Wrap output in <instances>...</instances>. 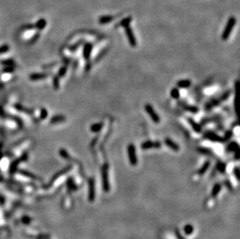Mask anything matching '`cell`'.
Instances as JSON below:
<instances>
[{
  "instance_id": "603a6c76",
  "label": "cell",
  "mask_w": 240,
  "mask_h": 239,
  "mask_svg": "<svg viewBox=\"0 0 240 239\" xmlns=\"http://www.w3.org/2000/svg\"><path fill=\"white\" fill-rule=\"evenodd\" d=\"M220 190H221V186H220L219 184H217V185H215V188H214V190H213V192H212V195L214 196H216L218 194V193L219 192Z\"/></svg>"
},
{
  "instance_id": "d6986e66",
  "label": "cell",
  "mask_w": 240,
  "mask_h": 239,
  "mask_svg": "<svg viewBox=\"0 0 240 239\" xmlns=\"http://www.w3.org/2000/svg\"><path fill=\"white\" fill-rule=\"evenodd\" d=\"M210 164H211L210 162H209V161H207V162L204 164L203 166L201 168V169L199 170V172H198L199 174H201V175L204 174V172L208 170V169L209 168V166H210Z\"/></svg>"
},
{
  "instance_id": "8992f818",
  "label": "cell",
  "mask_w": 240,
  "mask_h": 239,
  "mask_svg": "<svg viewBox=\"0 0 240 239\" xmlns=\"http://www.w3.org/2000/svg\"><path fill=\"white\" fill-rule=\"evenodd\" d=\"M162 147V143L157 141H146L141 143V148L143 150L150 148H160Z\"/></svg>"
},
{
  "instance_id": "3957f363",
  "label": "cell",
  "mask_w": 240,
  "mask_h": 239,
  "mask_svg": "<svg viewBox=\"0 0 240 239\" xmlns=\"http://www.w3.org/2000/svg\"><path fill=\"white\" fill-rule=\"evenodd\" d=\"M145 110L146 112L148 114V115L149 116V117L151 118V120L154 122L155 123H160V116L158 115V114L156 113V111L155 110V109L153 108V107L149 103H146L145 105Z\"/></svg>"
},
{
  "instance_id": "ba28073f",
  "label": "cell",
  "mask_w": 240,
  "mask_h": 239,
  "mask_svg": "<svg viewBox=\"0 0 240 239\" xmlns=\"http://www.w3.org/2000/svg\"><path fill=\"white\" fill-rule=\"evenodd\" d=\"M204 137L207 138L208 140H210L211 141L214 142H222L223 141V138H222L220 135L216 134L215 132L213 131H207L204 134Z\"/></svg>"
},
{
  "instance_id": "9a60e30c",
  "label": "cell",
  "mask_w": 240,
  "mask_h": 239,
  "mask_svg": "<svg viewBox=\"0 0 240 239\" xmlns=\"http://www.w3.org/2000/svg\"><path fill=\"white\" fill-rule=\"evenodd\" d=\"M226 149L229 152H234V151H236V150L239 149V144H237V142L232 141L229 144H228Z\"/></svg>"
},
{
  "instance_id": "ffe728a7",
  "label": "cell",
  "mask_w": 240,
  "mask_h": 239,
  "mask_svg": "<svg viewBox=\"0 0 240 239\" xmlns=\"http://www.w3.org/2000/svg\"><path fill=\"white\" fill-rule=\"evenodd\" d=\"M131 22H132V18H131V17H127V18L125 19V20H123L121 22H120V23H119L118 25L120 26H124V27H125V26H129Z\"/></svg>"
},
{
  "instance_id": "2e32d148",
  "label": "cell",
  "mask_w": 240,
  "mask_h": 239,
  "mask_svg": "<svg viewBox=\"0 0 240 239\" xmlns=\"http://www.w3.org/2000/svg\"><path fill=\"white\" fill-rule=\"evenodd\" d=\"M113 20V17L112 16H102L99 17V23L100 24H106V23H111V21Z\"/></svg>"
},
{
  "instance_id": "52a82bcc",
  "label": "cell",
  "mask_w": 240,
  "mask_h": 239,
  "mask_svg": "<svg viewBox=\"0 0 240 239\" xmlns=\"http://www.w3.org/2000/svg\"><path fill=\"white\" fill-rule=\"evenodd\" d=\"M102 178H103V186L105 191H108L110 190L108 182V166L107 165H104L102 168Z\"/></svg>"
},
{
  "instance_id": "5b68a950",
  "label": "cell",
  "mask_w": 240,
  "mask_h": 239,
  "mask_svg": "<svg viewBox=\"0 0 240 239\" xmlns=\"http://www.w3.org/2000/svg\"><path fill=\"white\" fill-rule=\"evenodd\" d=\"M125 34L127 36V40L129 42L130 45L132 47H135L137 46V40L136 37L134 36V32L130 26H127L125 27Z\"/></svg>"
},
{
  "instance_id": "5bb4252c",
  "label": "cell",
  "mask_w": 240,
  "mask_h": 239,
  "mask_svg": "<svg viewBox=\"0 0 240 239\" xmlns=\"http://www.w3.org/2000/svg\"><path fill=\"white\" fill-rule=\"evenodd\" d=\"M183 109L185 110H187L188 112H190L192 114H197L199 112V108L196 106H194V105H188V104H184L183 106Z\"/></svg>"
},
{
  "instance_id": "cb8c5ba5",
  "label": "cell",
  "mask_w": 240,
  "mask_h": 239,
  "mask_svg": "<svg viewBox=\"0 0 240 239\" xmlns=\"http://www.w3.org/2000/svg\"><path fill=\"white\" fill-rule=\"evenodd\" d=\"M234 174L236 176L237 180H239V167H236L234 169Z\"/></svg>"
},
{
  "instance_id": "7402d4cb",
  "label": "cell",
  "mask_w": 240,
  "mask_h": 239,
  "mask_svg": "<svg viewBox=\"0 0 240 239\" xmlns=\"http://www.w3.org/2000/svg\"><path fill=\"white\" fill-rule=\"evenodd\" d=\"M232 132L231 130H229V131H227L226 133H225V136L222 138H223V141H229L230 138L232 137Z\"/></svg>"
},
{
  "instance_id": "6da1fadb",
  "label": "cell",
  "mask_w": 240,
  "mask_h": 239,
  "mask_svg": "<svg viewBox=\"0 0 240 239\" xmlns=\"http://www.w3.org/2000/svg\"><path fill=\"white\" fill-rule=\"evenodd\" d=\"M236 19L235 16H231L230 18L229 19V20L227 22L226 25L225 26V29L223 30V33L222 34V39L223 40H227L229 39L230 35H231V33L233 30L234 26L236 25Z\"/></svg>"
},
{
  "instance_id": "7c38bea8",
  "label": "cell",
  "mask_w": 240,
  "mask_h": 239,
  "mask_svg": "<svg viewBox=\"0 0 240 239\" xmlns=\"http://www.w3.org/2000/svg\"><path fill=\"white\" fill-rule=\"evenodd\" d=\"M191 80L190 79H180L176 82V87L178 88H187L191 86Z\"/></svg>"
},
{
  "instance_id": "9c48e42d",
  "label": "cell",
  "mask_w": 240,
  "mask_h": 239,
  "mask_svg": "<svg viewBox=\"0 0 240 239\" xmlns=\"http://www.w3.org/2000/svg\"><path fill=\"white\" fill-rule=\"evenodd\" d=\"M92 44L90 43H86L84 45L83 51V58H85V60H89L91 56V53H92Z\"/></svg>"
},
{
  "instance_id": "8fae6325",
  "label": "cell",
  "mask_w": 240,
  "mask_h": 239,
  "mask_svg": "<svg viewBox=\"0 0 240 239\" xmlns=\"http://www.w3.org/2000/svg\"><path fill=\"white\" fill-rule=\"evenodd\" d=\"M187 121L192 128V129L194 130V132L196 133H201L202 130V128H201V124H199L198 123H197L196 121H194L193 118L190 117H187Z\"/></svg>"
},
{
  "instance_id": "277c9868",
  "label": "cell",
  "mask_w": 240,
  "mask_h": 239,
  "mask_svg": "<svg viewBox=\"0 0 240 239\" xmlns=\"http://www.w3.org/2000/svg\"><path fill=\"white\" fill-rule=\"evenodd\" d=\"M127 155H128V158H129V161L131 165H136L138 164V158H137V154H136V148L133 144H130L127 148Z\"/></svg>"
},
{
  "instance_id": "7a4b0ae2",
  "label": "cell",
  "mask_w": 240,
  "mask_h": 239,
  "mask_svg": "<svg viewBox=\"0 0 240 239\" xmlns=\"http://www.w3.org/2000/svg\"><path fill=\"white\" fill-rule=\"evenodd\" d=\"M231 93V90H228L226 91V92H225L220 97L217 98V99H215V100H213L212 101H211V102H209L208 103H207V104H206V109H212V108H214V107H217V106H218L219 104H221L222 102L225 101V100L230 96Z\"/></svg>"
},
{
  "instance_id": "44dd1931",
  "label": "cell",
  "mask_w": 240,
  "mask_h": 239,
  "mask_svg": "<svg viewBox=\"0 0 240 239\" xmlns=\"http://www.w3.org/2000/svg\"><path fill=\"white\" fill-rule=\"evenodd\" d=\"M193 231H194V228H193V226H191V225L185 226L184 231L187 235H191L192 233H193Z\"/></svg>"
},
{
  "instance_id": "4fadbf2b",
  "label": "cell",
  "mask_w": 240,
  "mask_h": 239,
  "mask_svg": "<svg viewBox=\"0 0 240 239\" xmlns=\"http://www.w3.org/2000/svg\"><path fill=\"white\" fill-rule=\"evenodd\" d=\"M104 128V123L102 122H98V123H95L91 125L90 127V130L93 133H98L103 129Z\"/></svg>"
},
{
  "instance_id": "e0dca14e",
  "label": "cell",
  "mask_w": 240,
  "mask_h": 239,
  "mask_svg": "<svg viewBox=\"0 0 240 239\" xmlns=\"http://www.w3.org/2000/svg\"><path fill=\"white\" fill-rule=\"evenodd\" d=\"M170 96L174 100H178L180 96V93L177 87L172 88L170 90Z\"/></svg>"
},
{
  "instance_id": "ac0fdd59",
  "label": "cell",
  "mask_w": 240,
  "mask_h": 239,
  "mask_svg": "<svg viewBox=\"0 0 240 239\" xmlns=\"http://www.w3.org/2000/svg\"><path fill=\"white\" fill-rule=\"evenodd\" d=\"M94 181L93 179H91L90 182V200L93 201L94 200Z\"/></svg>"
},
{
  "instance_id": "d4e9b609",
  "label": "cell",
  "mask_w": 240,
  "mask_h": 239,
  "mask_svg": "<svg viewBox=\"0 0 240 239\" xmlns=\"http://www.w3.org/2000/svg\"><path fill=\"white\" fill-rule=\"evenodd\" d=\"M218 169L220 172H223L225 171V165L223 163H219L218 165Z\"/></svg>"
},
{
  "instance_id": "30bf717a",
  "label": "cell",
  "mask_w": 240,
  "mask_h": 239,
  "mask_svg": "<svg viewBox=\"0 0 240 239\" xmlns=\"http://www.w3.org/2000/svg\"><path fill=\"white\" fill-rule=\"evenodd\" d=\"M164 144L174 151H178L180 150V146L178 145V144H176L175 141H173V140L169 137H166L164 139Z\"/></svg>"
}]
</instances>
